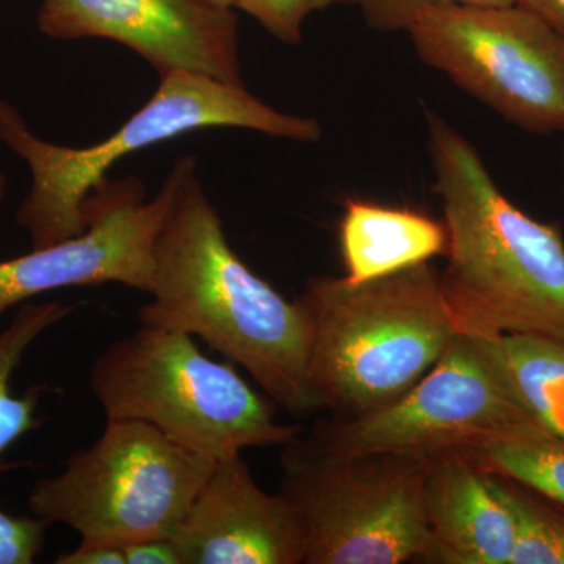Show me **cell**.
Listing matches in <instances>:
<instances>
[{
  "label": "cell",
  "mask_w": 564,
  "mask_h": 564,
  "mask_svg": "<svg viewBox=\"0 0 564 564\" xmlns=\"http://www.w3.org/2000/svg\"><path fill=\"white\" fill-rule=\"evenodd\" d=\"M166 181L172 202L155 242L152 299L140 307V325L202 337L296 417L321 410L307 377L302 307L232 250L196 176L195 158L180 159Z\"/></svg>",
  "instance_id": "obj_1"
},
{
  "label": "cell",
  "mask_w": 564,
  "mask_h": 564,
  "mask_svg": "<svg viewBox=\"0 0 564 564\" xmlns=\"http://www.w3.org/2000/svg\"><path fill=\"white\" fill-rule=\"evenodd\" d=\"M434 192L443 202L447 269L441 288L458 332L564 345V240L497 187L480 155L430 118Z\"/></svg>",
  "instance_id": "obj_2"
},
{
  "label": "cell",
  "mask_w": 564,
  "mask_h": 564,
  "mask_svg": "<svg viewBox=\"0 0 564 564\" xmlns=\"http://www.w3.org/2000/svg\"><path fill=\"white\" fill-rule=\"evenodd\" d=\"M295 302L306 318L311 391L333 417L395 402L459 333L430 262L358 284L314 278Z\"/></svg>",
  "instance_id": "obj_3"
},
{
  "label": "cell",
  "mask_w": 564,
  "mask_h": 564,
  "mask_svg": "<svg viewBox=\"0 0 564 564\" xmlns=\"http://www.w3.org/2000/svg\"><path fill=\"white\" fill-rule=\"evenodd\" d=\"M212 128L251 129L295 141H317L313 118L272 109L245 90L191 73L163 76L154 96L109 139L87 148L61 147L33 135L20 111L0 99V141L28 163L32 188L17 214L33 248L77 236L87 226L84 203L107 172L131 152Z\"/></svg>",
  "instance_id": "obj_4"
},
{
  "label": "cell",
  "mask_w": 564,
  "mask_h": 564,
  "mask_svg": "<svg viewBox=\"0 0 564 564\" xmlns=\"http://www.w3.org/2000/svg\"><path fill=\"white\" fill-rule=\"evenodd\" d=\"M90 386L107 421L150 423L214 462L282 447L300 433L276 421V404L232 364L214 361L184 333L140 325L96 358Z\"/></svg>",
  "instance_id": "obj_5"
},
{
  "label": "cell",
  "mask_w": 564,
  "mask_h": 564,
  "mask_svg": "<svg viewBox=\"0 0 564 564\" xmlns=\"http://www.w3.org/2000/svg\"><path fill=\"white\" fill-rule=\"evenodd\" d=\"M433 456H329L300 440L281 454V496L302 519L304 564L444 563L426 513Z\"/></svg>",
  "instance_id": "obj_6"
},
{
  "label": "cell",
  "mask_w": 564,
  "mask_h": 564,
  "mask_svg": "<svg viewBox=\"0 0 564 564\" xmlns=\"http://www.w3.org/2000/svg\"><path fill=\"white\" fill-rule=\"evenodd\" d=\"M215 463L150 423L107 421L62 474L35 481L28 505L47 525L69 527L87 543L173 538Z\"/></svg>",
  "instance_id": "obj_7"
},
{
  "label": "cell",
  "mask_w": 564,
  "mask_h": 564,
  "mask_svg": "<svg viewBox=\"0 0 564 564\" xmlns=\"http://www.w3.org/2000/svg\"><path fill=\"white\" fill-rule=\"evenodd\" d=\"M419 57L525 131L564 132V39L519 6H443L406 31Z\"/></svg>",
  "instance_id": "obj_8"
},
{
  "label": "cell",
  "mask_w": 564,
  "mask_h": 564,
  "mask_svg": "<svg viewBox=\"0 0 564 564\" xmlns=\"http://www.w3.org/2000/svg\"><path fill=\"white\" fill-rule=\"evenodd\" d=\"M530 417L484 337L458 333L441 361L395 402L321 419L300 440L318 454L434 456Z\"/></svg>",
  "instance_id": "obj_9"
},
{
  "label": "cell",
  "mask_w": 564,
  "mask_h": 564,
  "mask_svg": "<svg viewBox=\"0 0 564 564\" xmlns=\"http://www.w3.org/2000/svg\"><path fill=\"white\" fill-rule=\"evenodd\" d=\"M172 202L165 181L147 202L139 177L99 182L84 203V231L0 262V317L41 293L118 282L150 293L155 242Z\"/></svg>",
  "instance_id": "obj_10"
},
{
  "label": "cell",
  "mask_w": 564,
  "mask_h": 564,
  "mask_svg": "<svg viewBox=\"0 0 564 564\" xmlns=\"http://www.w3.org/2000/svg\"><path fill=\"white\" fill-rule=\"evenodd\" d=\"M39 28L55 40L117 41L161 77L191 73L242 85L236 14L204 0H44Z\"/></svg>",
  "instance_id": "obj_11"
},
{
  "label": "cell",
  "mask_w": 564,
  "mask_h": 564,
  "mask_svg": "<svg viewBox=\"0 0 564 564\" xmlns=\"http://www.w3.org/2000/svg\"><path fill=\"white\" fill-rule=\"evenodd\" d=\"M172 540L182 564H304L302 519L281 494L259 488L242 455L214 469Z\"/></svg>",
  "instance_id": "obj_12"
},
{
  "label": "cell",
  "mask_w": 564,
  "mask_h": 564,
  "mask_svg": "<svg viewBox=\"0 0 564 564\" xmlns=\"http://www.w3.org/2000/svg\"><path fill=\"white\" fill-rule=\"evenodd\" d=\"M426 513L447 564H510L513 516L491 474L459 448L434 455L425 484Z\"/></svg>",
  "instance_id": "obj_13"
},
{
  "label": "cell",
  "mask_w": 564,
  "mask_h": 564,
  "mask_svg": "<svg viewBox=\"0 0 564 564\" xmlns=\"http://www.w3.org/2000/svg\"><path fill=\"white\" fill-rule=\"evenodd\" d=\"M339 240L345 278L358 284L445 256L448 237L444 223L419 212L348 202Z\"/></svg>",
  "instance_id": "obj_14"
},
{
  "label": "cell",
  "mask_w": 564,
  "mask_h": 564,
  "mask_svg": "<svg viewBox=\"0 0 564 564\" xmlns=\"http://www.w3.org/2000/svg\"><path fill=\"white\" fill-rule=\"evenodd\" d=\"M488 473L510 478L564 510V440L533 419L459 448Z\"/></svg>",
  "instance_id": "obj_15"
},
{
  "label": "cell",
  "mask_w": 564,
  "mask_h": 564,
  "mask_svg": "<svg viewBox=\"0 0 564 564\" xmlns=\"http://www.w3.org/2000/svg\"><path fill=\"white\" fill-rule=\"evenodd\" d=\"M484 339L527 414L564 440V345L527 336Z\"/></svg>",
  "instance_id": "obj_16"
},
{
  "label": "cell",
  "mask_w": 564,
  "mask_h": 564,
  "mask_svg": "<svg viewBox=\"0 0 564 564\" xmlns=\"http://www.w3.org/2000/svg\"><path fill=\"white\" fill-rule=\"evenodd\" d=\"M76 306L58 302L22 303L9 326L0 332V458L25 434L39 430L46 417L36 414L41 397L50 386L35 384L18 395L13 392V375L25 352L52 326L65 321Z\"/></svg>",
  "instance_id": "obj_17"
},
{
  "label": "cell",
  "mask_w": 564,
  "mask_h": 564,
  "mask_svg": "<svg viewBox=\"0 0 564 564\" xmlns=\"http://www.w3.org/2000/svg\"><path fill=\"white\" fill-rule=\"evenodd\" d=\"M491 480L513 516L510 564H564V510L510 478L491 474Z\"/></svg>",
  "instance_id": "obj_18"
},
{
  "label": "cell",
  "mask_w": 564,
  "mask_h": 564,
  "mask_svg": "<svg viewBox=\"0 0 564 564\" xmlns=\"http://www.w3.org/2000/svg\"><path fill=\"white\" fill-rule=\"evenodd\" d=\"M32 466V462L0 458V475ZM46 522L36 516H13L0 510V564H32L46 543Z\"/></svg>",
  "instance_id": "obj_19"
},
{
  "label": "cell",
  "mask_w": 564,
  "mask_h": 564,
  "mask_svg": "<svg viewBox=\"0 0 564 564\" xmlns=\"http://www.w3.org/2000/svg\"><path fill=\"white\" fill-rule=\"evenodd\" d=\"M351 3L355 0H236L237 9L243 10L261 22L282 43L302 41L303 22L313 11Z\"/></svg>",
  "instance_id": "obj_20"
},
{
  "label": "cell",
  "mask_w": 564,
  "mask_h": 564,
  "mask_svg": "<svg viewBox=\"0 0 564 564\" xmlns=\"http://www.w3.org/2000/svg\"><path fill=\"white\" fill-rule=\"evenodd\" d=\"M518 0H355L377 31H408L426 10L443 6L510 7Z\"/></svg>",
  "instance_id": "obj_21"
},
{
  "label": "cell",
  "mask_w": 564,
  "mask_h": 564,
  "mask_svg": "<svg viewBox=\"0 0 564 564\" xmlns=\"http://www.w3.org/2000/svg\"><path fill=\"white\" fill-rule=\"evenodd\" d=\"M126 564H182L172 538H150L122 545Z\"/></svg>",
  "instance_id": "obj_22"
},
{
  "label": "cell",
  "mask_w": 564,
  "mask_h": 564,
  "mask_svg": "<svg viewBox=\"0 0 564 564\" xmlns=\"http://www.w3.org/2000/svg\"><path fill=\"white\" fill-rule=\"evenodd\" d=\"M57 564H126L124 551L120 545L87 543L80 541L76 551L62 554L55 560Z\"/></svg>",
  "instance_id": "obj_23"
},
{
  "label": "cell",
  "mask_w": 564,
  "mask_h": 564,
  "mask_svg": "<svg viewBox=\"0 0 564 564\" xmlns=\"http://www.w3.org/2000/svg\"><path fill=\"white\" fill-rule=\"evenodd\" d=\"M516 6L540 18L564 39V0H518Z\"/></svg>",
  "instance_id": "obj_24"
},
{
  "label": "cell",
  "mask_w": 564,
  "mask_h": 564,
  "mask_svg": "<svg viewBox=\"0 0 564 564\" xmlns=\"http://www.w3.org/2000/svg\"><path fill=\"white\" fill-rule=\"evenodd\" d=\"M204 2L220 7V9H232V7H236V0H204Z\"/></svg>",
  "instance_id": "obj_25"
},
{
  "label": "cell",
  "mask_w": 564,
  "mask_h": 564,
  "mask_svg": "<svg viewBox=\"0 0 564 564\" xmlns=\"http://www.w3.org/2000/svg\"><path fill=\"white\" fill-rule=\"evenodd\" d=\"M7 192V177L3 174L2 170H0V206H2L3 198H6Z\"/></svg>",
  "instance_id": "obj_26"
}]
</instances>
